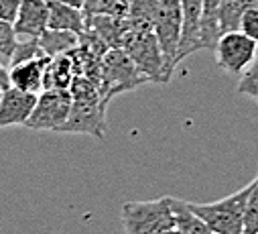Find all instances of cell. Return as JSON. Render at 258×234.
Here are the masks:
<instances>
[{
	"label": "cell",
	"mask_w": 258,
	"mask_h": 234,
	"mask_svg": "<svg viewBox=\"0 0 258 234\" xmlns=\"http://www.w3.org/2000/svg\"><path fill=\"white\" fill-rule=\"evenodd\" d=\"M248 196H250V184L218 202L189 204V208L210 228L212 234H242Z\"/></svg>",
	"instance_id": "1"
},
{
	"label": "cell",
	"mask_w": 258,
	"mask_h": 234,
	"mask_svg": "<svg viewBox=\"0 0 258 234\" xmlns=\"http://www.w3.org/2000/svg\"><path fill=\"white\" fill-rule=\"evenodd\" d=\"M128 57L133 60L137 70L155 84H167V72L163 53L159 47V41L155 37V31H139V29H128L120 41V47Z\"/></svg>",
	"instance_id": "2"
},
{
	"label": "cell",
	"mask_w": 258,
	"mask_h": 234,
	"mask_svg": "<svg viewBox=\"0 0 258 234\" xmlns=\"http://www.w3.org/2000/svg\"><path fill=\"white\" fill-rule=\"evenodd\" d=\"M149 84V80L137 70L133 60L122 49H110L102 57L100 70V94L106 104L118 94L133 92L139 86Z\"/></svg>",
	"instance_id": "3"
},
{
	"label": "cell",
	"mask_w": 258,
	"mask_h": 234,
	"mask_svg": "<svg viewBox=\"0 0 258 234\" xmlns=\"http://www.w3.org/2000/svg\"><path fill=\"white\" fill-rule=\"evenodd\" d=\"M122 224L126 234H161L175 228L171 198L126 202L122 206Z\"/></svg>",
	"instance_id": "4"
},
{
	"label": "cell",
	"mask_w": 258,
	"mask_h": 234,
	"mask_svg": "<svg viewBox=\"0 0 258 234\" xmlns=\"http://www.w3.org/2000/svg\"><path fill=\"white\" fill-rule=\"evenodd\" d=\"M155 37L159 41L165 72L171 80L177 70V51L181 43V5L179 0H159V13L155 21Z\"/></svg>",
	"instance_id": "5"
},
{
	"label": "cell",
	"mask_w": 258,
	"mask_h": 234,
	"mask_svg": "<svg viewBox=\"0 0 258 234\" xmlns=\"http://www.w3.org/2000/svg\"><path fill=\"white\" fill-rule=\"evenodd\" d=\"M72 110V96L70 90H45L37 96V104L27 121V129L33 131H53L66 125Z\"/></svg>",
	"instance_id": "6"
},
{
	"label": "cell",
	"mask_w": 258,
	"mask_h": 234,
	"mask_svg": "<svg viewBox=\"0 0 258 234\" xmlns=\"http://www.w3.org/2000/svg\"><path fill=\"white\" fill-rule=\"evenodd\" d=\"M106 108L108 104L102 98L92 100H72V110L66 125L59 133L74 135H90L94 139L104 141L106 137Z\"/></svg>",
	"instance_id": "7"
},
{
	"label": "cell",
	"mask_w": 258,
	"mask_h": 234,
	"mask_svg": "<svg viewBox=\"0 0 258 234\" xmlns=\"http://www.w3.org/2000/svg\"><path fill=\"white\" fill-rule=\"evenodd\" d=\"M258 45L244 33L234 31L220 37L216 43V62L226 74H244L256 60Z\"/></svg>",
	"instance_id": "8"
},
{
	"label": "cell",
	"mask_w": 258,
	"mask_h": 234,
	"mask_svg": "<svg viewBox=\"0 0 258 234\" xmlns=\"http://www.w3.org/2000/svg\"><path fill=\"white\" fill-rule=\"evenodd\" d=\"M181 5V43L177 51V66L202 49L200 45V23H202V9L204 0H179Z\"/></svg>",
	"instance_id": "9"
},
{
	"label": "cell",
	"mask_w": 258,
	"mask_h": 234,
	"mask_svg": "<svg viewBox=\"0 0 258 234\" xmlns=\"http://www.w3.org/2000/svg\"><path fill=\"white\" fill-rule=\"evenodd\" d=\"M37 104V96L7 88L0 94V129L27 125L29 116Z\"/></svg>",
	"instance_id": "10"
},
{
	"label": "cell",
	"mask_w": 258,
	"mask_h": 234,
	"mask_svg": "<svg viewBox=\"0 0 258 234\" xmlns=\"http://www.w3.org/2000/svg\"><path fill=\"white\" fill-rule=\"evenodd\" d=\"M13 27L17 37L39 39L49 27V11L45 0H21V9Z\"/></svg>",
	"instance_id": "11"
},
{
	"label": "cell",
	"mask_w": 258,
	"mask_h": 234,
	"mask_svg": "<svg viewBox=\"0 0 258 234\" xmlns=\"http://www.w3.org/2000/svg\"><path fill=\"white\" fill-rule=\"evenodd\" d=\"M49 66V57H41V60L17 66L9 70V82L11 88L25 92V94H33L39 96L43 92V82H45V72Z\"/></svg>",
	"instance_id": "12"
},
{
	"label": "cell",
	"mask_w": 258,
	"mask_h": 234,
	"mask_svg": "<svg viewBox=\"0 0 258 234\" xmlns=\"http://www.w3.org/2000/svg\"><path fill=\"white\" fill-rule=\"evenodd\" d=\"M49 11V27L53 31H70L76 35H82L86 31V17L82 11L70 9L57 0H45Z\"/></svg>",
	"instance_id": "13"
},
{
	"label": "cell",
	"mask_w": 258,
	"mask_h": 234,
	"mask_svg": "<svg viewBox=\"0 0 258 234\" xmlns=\"http://www.w3.org/2000/svg\"><path fill=\"white\" fill-rule=\"evenodd\" d=\"M78 74H76V64H74L72 53L53 57V60H49V66L45 72L43 92L45 90H70Z\"/></svg>",
	"instance_id": "14"
},
{
	"label": "cell",
	"mask_w": 258,
	"mask_h": 234,
	"mask_svg": "<svg viewBox=\"0 0 258 234\" xmlns=\"http://www.w3.org/2000/svg\"><path fill=\"white\" fill-rule=\"evenodd\" d=\"M37 43H39L43 55L49 57V60H53V57L68 55L74 49H78L80 47V35L70 33V31H53V29H47L37 39Z\"/></svg>",
	"instance_id": "15"
},
{
	"label": "cell",
	"mask_w": 258,
	"mask_h": 234,
	"mask_svg": "<svg viewBox=\"0 0 258 234\" xmlns=\"http://www.w3.org/2000/svg\"><path fill=\"white\" fill-rule=\"evenodd\" d=\"M220 5H222V0H204L202 23H200V45H202V49H216V43L222 37Z\"/></svg>",
	"instance_id": "16"
},
{
	"label": "cell",
	"mask_w": 258,
	"mask_h": 234,
	"mask_svg": "<svg viewBox=\"0 0 258 234\" xmlns=\"http://www.w3.org/2000/svg\"><path fill=\"white\" fill-rule=\"evenodd\" d=\"M159 0H128V23L139 31H155Z\"/></svg>",
	"instance_id": "17"
},
{
	"label": "cell",
	"mask_w": 258,
	"mask_h": 234,
	"mask_svg": "<svg viewBox=\"0 0 258 234\" xmlns=\"http://www.w3.org/2000/svg\"><path fill=\"white\" fill-rule=\"evenodd\" d=\"M254 0H222L220 5V31L222 35L240 31L242 17L246 11L254 9Z\"/></svg>",
	"instance_id": "18"
},
{
	"label": "cell",
	"mask_w": 258,
	"mask_h": 234,
	"mask_svg": "<svg viewBox=\"0 0 258 234\" xmlns=\"http://www.w3.org/2000/svg\"><path fill=\"white\" fill-rule=\"evenodd\" d=\"M41 57H45V55H43L37 39H23L15 47V53H13L11 62H9V70L17 68V66H23V64H29V62H35V60H41Z\"/></svg>",
	"instance_id": "19"
},
{
	"label": "cell",
	"mask_w": 258,
	"mask_h": 234,
	"mask_svg": "<svg viewBox=\"0 0 258 234\" xmlns=\"http://www.w3.org/2000/svg\"><path fill=\"white\" fill-rule=\"evenodd\" d=\"M242 234H258V173L250 182V196L246 202L244 214V232Z\"/></svg>",
	"instance_id": "20"
},
{
	"label": "cell",
	"mask_w": 258,
	"mask_h": 234,
	"mask_svg": "<svg viewBox=\"0 0 258 234\" xmlns=\"http://www.w3.org/2000/svg\"><path fill=\"white\" fill-rule=\"evenodd\" d=\"M90 17H110V19H128V0H100ZM86 17V19H90Z\"/></svg>",
	"instance_id": "21"
},
{
	"label": "cell",
	"mask_w": 258,
	"mask_h": 234,
	"mask_svg": "<svg viewBox=\"0 0 258 234\" xmlns=\"http://www.w3.org/2000/svg\"><path fill=\"white\" fill-rule=\"evenodd\" d=\"M238 92L246 94V96H250L258 102V55H256V60L250 64V68L240 76Z\"/></svg>",
	"instance_id": "22"
},
{
	"label": "cell",
	"mask_w": 258,
	"mask_h": 234,
	"mask_svg": "<svg viewBox=\"0 0 258 234\" xmlns=\"http://www.w3.org/2000/svg\"><path fill=\"white\" fill-rule=\"evenodd\" d=\"M17 43H19V37L15 33V27L11 23L0 21V60L11 62Z\"/></svg>",
	"instance_id": "23"
},
{
	"label": "cell",
	"mask_w": 258,
	"mask_h": 234,
	"mask_svg": "<svg viewBox=\"0 0 258 234\" xmlns=\"http://www.w3.org/2000/svg\"><path fill=\"white\" fill-rule=\"evenodd\" d=\"M240 33H244L248 39H252L258 45V7L246 11L240 23Z\"/></svg>",
	"instance_id": "24"
},
{
	"label": "cell",
	"mask_w": 258,
	"mask_h": 234,
	"mask_svg": "<svg viewBox=\"0 0 258 234\" xmlns=\"http://www.w3.org/2000/svg\"><path fill=\"white\" fill-rule=\"evenodd\" d=\"M21 9V0H0V21L15 25Z\"/></svg>",
	"instance_id": "25"
},
{
	"label": "cell",
	"mask_w": 258,
	"mask_h": 234,
	"mask_svg": "<svg viewBox=\"0 0 258 234\" xmlns=\"http://www.w3.org/2000/svg\"><path fill=\"white\" fill-rule=\"evenodd\" d=\"M7 88H11V82H9V70H7V66L0 62V90H7Z\"/></svg>",
	"instance_id": "26"
},
{
	"label": "cell",
	"mask_w": 258,
	"mask_h": 234,
	"mask_svg": "<svg viewBox=\"0 0 258 234\" xmlns=\"http://www.w3.org/2000/svg\"><path fill=\"white\" fill-rule=\"evenodd\" d=\"M57 3H61V5L70 7V9H76V11H82V13H84V0H57Z\"/></svg>",
	"instance_id": "27"
},
{
	"label": "cell",
	"mask_w": 258,
	"mask_h": 234,
	"mask_svg": "<svg viewBox=\"0 0 258 234\" xmlns=\"http://www.w3.org/2000/svg\"><path fill=\"white\" fill-rule=\"evenodd\" d=\"M161 234H179L175 228H171V230H165V232H161Z\"/></svg>",
	"instance_id": "28"
},
{
	"label": "cell",
	"mask_w": 258,
	"mask_h": 234,
	"mask_svg": "<svg viewBox=\"0 0 258 234\" xmlns=\"http://www.w3.org/2000/svg\"><path fill=\"white\" fill-rule=\"evenodd\" d=\"M254 5H256V7H258V0H254Z\"/></svg>",
	"instance_id": "29"
},
{
	"label": "cell",
	"mask_w": 258,
	"mask_h": 234,
	"mask_svg": "<svg viewBox=\"0 0 258 234\" xmlns=\"http://www.w3.org/2000/svg\"><path fill=\"white\" fill-rule=\"evenodd\" d=\"M0 94H3V90H0Z\"/></svg>",
	"instance_id": "30"
}]
</instances>
